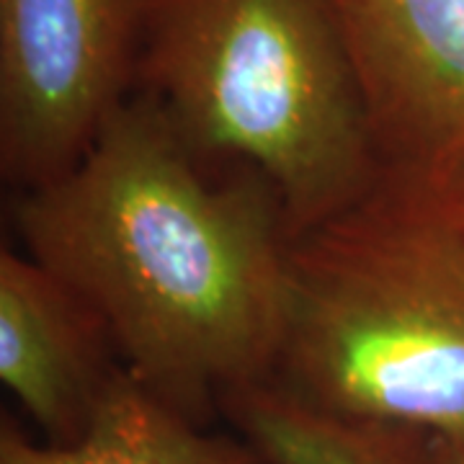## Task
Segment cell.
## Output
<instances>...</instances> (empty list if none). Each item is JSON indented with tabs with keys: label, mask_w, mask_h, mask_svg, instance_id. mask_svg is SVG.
<instances>
[{
	"label": "cell",
	"mask_w": 464,
	"mask_h": 464,
	"mask_svg": "<svg viewBox=\"0 0 464 464\" xmlns=\"http://www.w3.org/2000/svg\"><path fill=\"white\" fill-rule=\"evenodd\" d=\"M215 163L134 93L14 207L26 253L93 307L121 366L191 418L274 380L286 307L282 201L258 170Z\"/></svg>",
	"instance_id": "1"
},
{
	"label": "cell",
	"mask_w": 464,
	"mask_h": 464,
	"mask_svg": "<svg viewBox=\"0 0 464 464\" xmlns=\"http://www.w3.org/2000/svg\"><path fill=\"white\" fill-rule=\"evenodd\" d=\"M274 384L323 413L464 433V217L449 194L382 173L292 235Z\"/></svg>",
	"instance_id": "2"
},
{
	"label": "cell",
	"mask_w": 464,
	"mask_h": 464,
	"mask_svg": "<svg viewBox=\"0 0 464 464\" xmlns=\"http://www.w3.org/2000/svg\"><path fill=\"white\" fill-rule=\"evenodd\" d=\"M134 93L199 155L258 170L292 235L382 176L335 0H145Z\"/></svg>",
	"instance_id": "3"
},
{
	"label": "cell",
	"mask_w": 464,
	"mask_h": 464,
	"mask_svg": "<svg viewBox=\"0 0 464 464\" xmlns=\"http://www.w3.org/2000/svg\"><path fill=\"white\" fill-rule=\"evenodd\" d=\"M145 0H0V170L60 179L132 99Z\"/></svg>",
	"instance_id": "4"
},
{
	"label": "cell",
	"mask_w": 464,
	"mask_h": 464,
	"mask_svg": "<svg viewBox=\"0 0 464 464\" xmlns=\"http://www.w3.org/2000/svg\"><path fill=\"white\" fill-rule=\"evenodd\" d=\"M380 170L464 191V0H335Z\"/></svg>",
	"instance_id": "5"
},
{
	"label": "cell",
	"mask_w": 464,
	"mask_h": 464,
	"mask_svg": "<svg viewBox=\"0 0 464 464\" xmlns=\"http://www.w3.org/2000/svg\"><path fill=\"white\" fill-rule=\"evenodd\" d=\"M121 369L93 307L29 253L0 248V380L50 444L85 431Z\"/></svg>",
	"instance_id": "6"
},
{
	"label": "cell",
	"mask_w": 464,
	"mask_h": 464,
	"mask_svg": "<svg viewBox=\"0 0 464 464\" xmlns=\"http://www.w3.org/2000/svg\"><path fill=\"white\" fill-rule=\"evenodd\" d=\"M0 464H268L253 444L204 433L197 418L152 392L124 366L103 390L85 431L70 444H36L0 426Z\"/></svg>",
	"instance_id": "7"
},
{
	"label": "cell",
	"mask_w": 464,
	"mask_h": 464,
	"mask_svg": "<svg viewBox=\"0 0 464 464\" xmlns=\"http://www.w3.org/2000/svg\"><path fill=\"white\" fill-rule=\"evenodd\" d=\"M235 426L268 464H431L426 433L323 413L274 382L222 400Z\"/></svg>",
	"instance_id": "8"
},
{
	"label": "cell",
	"mask_w": 464,
	"mask_h": 464,
	"mask_svg": "<svg viewBox=\"0 0 464 464\" xmlns=\"http://www.w3.org/2000/svg\"><path fill=\"white\" fill-rule=\"evenodd\" d=\"M431 464H464V433L454 439H433Z\"/></svg>",
	"instance_id": "9"
},
{
	"label": "cell",
	"mask_w": 464,
	"mask_h": 464,
	"mask_svg": "<svg viewBox=\"0 0 464 464\" xmlns=\"http://www.w3.org/2000/svg\"><path fill=\"white\" fill-rule=\"evenodd\" d=\"M451 201H454V207L459 209V215L464 217V191H459V194H454V197H451Z\"/></svg>",
	"instance_id": "10"
}]
</instances>
